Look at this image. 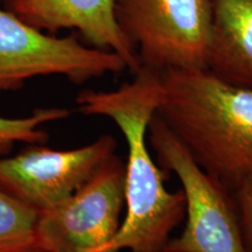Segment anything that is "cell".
<instances>
[{"label":"cell","mask_w":252,"mask_h":252,"mask_svg":"<svg viewBox=\"0 0 252 252\" xmlns=\"http://www.w3.org/2000/svg\"><path fill=\"white\" fill-rule=\"evenodd\" d=\"M245 248L252 252V173L242 176L230 188Z\"/></svg>","instance_id":"cell-12"},{"label":"cell","mask_w":252,"mask_h":252,"mask_svg":"<svg viewBox=\"0 0 252 252\" xmlns=\"http://www.w3.org/2000/svg\"><path fill=\"white\" fill-rule=\"evenodd\" d=\"M125 208V163L115 156L60 206L41 212L37 234L47 252H119L112 239Z\"/></svg>","instance_id":"cell-7"},{"label":"cell","mask_w":252,"mask_h":252,"mask_svg":"<svg viewBox=\"0 0 252 252\" xmlns=\"http://www.w3.org/2000/svg\"><path fill=\"white\" fill-rule=\"evenodd\" d=\"M116 149L109 134L68 151L31 145L0 159V189L37 212H47L89 184L116 156Z\"/></svg>","instance_id":"cell-6"},{"label":"cell","mask_w":252,"mask_h":252,"mask_svg":"<svg viewBox=\"0 0 252 252\" xmlns=\"http://www.w3.org/2000/svg\"><path fill=\"white\" fill-rule=\"evenodd\" d=\"M125 69L124 60L111 50L90 48L74 35H48L0 8V94L37 76L62 75L81 84Z\"/></svg>","instance_id":"cell-5"},{"label":"cell","mask_w":252,"mask_h":252,"mask_svg":"<svg viewBox=\"0 0 252 252\" xmlns=\"http://www.w3.org/2000/svg\"><path fill=\"white\" fill-rule=\"evenodd\" d=\"M160 76L163 97L156 115L195 162L230 190L252 173V89L208 69H173Z\"/></svg>","instance_id":"cell-2"},{"label":"cell","mask_w":252,"mask_h":252,"mask_svg":"<svg viewBox=\"0 0 252 252\" xmlns=\"http://www.w3.org/2000/svg\"><path fill=\"white\" fill-rule=\"evenodd\" d=\"M116 0H6L5 7L40 31L76 30L94 48L111 50L131 71L141 64L117 23Z\"/></svg>","instance_id":"cell-8"},{"label":"cell","mask_w":252,"mask_h":252,"mask_svg":"<svg viewBox=\"0 0 252 252\" xmlns=\"http://www.w3.org/2000/svg\"><path fill=\"white\" fill-rule=\"evenodd\" d=\"M117 23L156 71L207 69L213 31L210 0H116Z\"/></svg>","instance_id":"cell-4"},{"label":"cell","mask_w":252,"mask_h":252,"mask_svg":"<svg viewBox=\"0 0 252 252\" xmlns=\"http://www.w3.org/2000/svg\"><path fill=\"white\" fill-rule=\"evenodd\" d=\"M147 141L158 161L175 173L186 198L187 222L162 252H249L231 193L195 162L186 147L154 113Z\"/></svg>","instance_id":"cell-3"},{"label":"cell","mask_w":252,"mask_h":252,"mask_svg":"<svg viewBox=\"0 0 252 252\" xmlns=\"http://www.w3.org/2000/svg\"><path fill=\"white\" fill-rule=\"evenodd\" d=\"M213 31L207 69L226 83L252 89V0H210Z\"/></svg>","instance_id":"cell-9"},{"label":"cell","mask_w":252,"mask_h":252,"mask_svg":"<svg viewBox=\"0 0 252 252\" xmlns=\"http://www.w3.org/2000/svg\"><path fill=\"white\" fill-rule=\"evenodd\" d=\"M163 97L160 72L140 67L133 81L113 91L83 90L78 110L115 122L127 144L125 163V219L112 248L130 252H162L186 215L184 191L167 190L162 172L147 146V130Z\"/></svg>","instance_id":"cell-1"},{"label":"cell","mask_w":252,"mask_h":252,"mask_svg":"<svg viewBox=\"0 0 252 252\" xmlns=\"http://www.w3.org/2000/svg\"><path fill=\"white\" fill-rule=\"evenodd\" d=\"M69 110L50 108L37 109L26 118H2L0 117V158L12 152L15 143L24 141L31 145L43 144L48 140L46 131L39 130L41 124L58 121L69 116Z\"/></svg>","instance_id":"cell-11"},{"label":"cell","mask_w":252,"mask_h":252,"mask_svg":"<svg viewBox=\"0 0 252 252\" xmlns=\"http://www.w3.org/2000/svg\"><path fill=\"white\" fill-rule=\"evenodd\" d=\"M39 216L0 189V252H47L37 234Z\"/></svg>","instance_id":"cell-10"}]
</instances>
